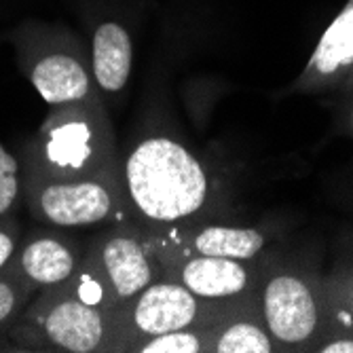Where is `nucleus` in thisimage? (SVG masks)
Here are the masks:
<instances>
[{"instance_id": "obj_1", "label": "nucleus", "mask_w": 353, "mask_h": 353, "mask_svg": "<svg viewBox=\"0 0 353 353\" xmlns=\"http://www.w3.org/2000/svg\"><path fill=\"white\" fill-rule=\"evenodd\" d=\"M127 210L150 227H176L195 218L210 199V176L184 144L148 136L121 163Z\"/></svg>"}, {"instance_id": "obj_2", "label": "nucleus", "mask_w": 353, "mask_h": 353, "mask_svg": "<svg viewBox=\"0 0 353 353\" xmlns=\"http://www.w3.org/2000/svg\"><path fill=\"white\" fill-rule=\"evenodd\" d=\"M32 170L53 176L121 178L117 144L102 102L55 106L39 138V157Z\"/></svg>"}, {"instance_id": "obj_3", "label": "nucleus", "mask_w": 353, "mask_h": 353, "mask_svg": "<svg viewBox=\"0 0 353 353\" xmlns=\"http://www.w3.org/2000/svg\"><path fill=\"white\" fill-rule=\"evenodd\" d=\"M23 190L30 214L55 229L114 224L130 212L121 188V178L53 176L30 170Z\"/></svg>"}, {"instance_id": "obj_4", "label": "nucleus", "mask_w": 353, "mask_h": 353, "mask_svg": "<svg viewBox=\"0 0 353 353\" xmlns=\"http://www.w3.org/2000/svg\"><path fill=\"white\" fill-rule=\"evenodd\" d=\"M79 273L100 288L104 305L117 311L159 277V254L152 239L114 222L87 245Z\"/></svg>"}, {"instance_id": "obj_5", "label": "nucleus", "mask_w": 353, "mask_h": 353, "mask_svg": "<svg viewBox=\"0 0 353 353\" xmlns=\"http://www.w3.org/2000/svg\"><path fill=\"white\" fill-rule=\"evenodd\" d=\"M30 319L61 351H117V313L85 303L68 283L45 288V294L30 311Z\"/></svg>"}, {"instance_id": "obj_6", "label": "nucleus", "mask_w": 353, "mask_h": 353, "mask_svg": "<svg viewBox=\"0 0 353 353\" xmlns=\"http://www.w3.org/2000/svg\"><path fill=\"white\" fill-rule=\"evenodd\" d=\"M205 299L192 294L174 277L154 279L117 313V347L130 349L134 343L161 332L199 328L208 311Z\"/></svg>"}, {"instance_id": "obj_7", "label": "nucleus", "mask_w": 353, "mask_h": 353, "mask_svg": "<svg viewBox=\"0 0 353 353\" xmlns=\"http://www.w3.org/2000/svg\"><path fill=\"white\" fill-rule=\"evenodd\" d=\"M263 317L267 332L281 345H305L319 328V307L309 283L288 273L267 281Z\"/></svg>"}, {"instance_id": "obj_8", "label": "nucleus", "mask_w": 353, "mask_h": 353, "mask_svg": "<svg viewBox=\"0 0 353 353\" xmlns=\"http://www.w3.org/2000/svg\"><path fill=\"white\" fill-rule=\"evenodd\" d=\"M83 254L79 243L61 233L41 231L28 235L13 259V269L34 288H53L74 277Z\"/></svg>"}, {"instance_id": "obj_9", "label": "nucleus", "mask_w": 353, "mask_h": 353, "mask_svg": "<svg viewBox=\"0 0 353 353\" xmlns=\"http://www.w3.org/2000/svg\"><path fill=\"white\" fill-rule=\"evenodd\" d=\"M174 279L210 303L239 296L250 285V273L243 261L184 252H178L174 261Z\"/></svg>"}, {"instance_id": "obj_10", "label": "nucleus", "mask_w": 353, "mask_h": 353, "mask_svg": "<svg viewBox=\"0 0 353 353\" xmlns=\"http://www.w3.org/2000/svg\"><path fill=\"white\" fill-rule=\"evenodd\" d=\"M30 81L49 106H68L100 100L83 63L66 53H53L34 63Z\"/></svg>"}, {"instance_id": "obj_11", "label": "nucleus", "mask_w": 353, "mask_h": 353, "mask_svg": "<svg viewBox=\"0 0 353 353\" xmlns=\"http://www.w3.org/2000/svg\"><path fill=\"white\" fill-rule=\"evenodd\" d=\"M132 39L119 23H102L93 34V83L106 95H119L132 74Z\"/></svg>"}, {"instance_id": "obj_12", "label": "nucleus", "mask_w": 353, "mask_h": 353, "mask_svg": "<svg viewBox=\"0 0 353 353\" xmlns=\"http://www.w3.org/2000/svg\"><path fill=\"white\" fill-rule=\"evenodd\" d=\"M265 248V235L259 229L227 227V224H208L192 233L178 245V252L220 256L233 261H252Z\"/></svg>"}, {"instance_id": "obj_13", "label": "nucleus", "mask_w": 353, "mask_h": 353, "mask_svg": "<svg viewBox=\"0 0 353 353\" xmlns=\"http://www.w3.org/2000/svg\"><path fill=\"white\" fill-rule=\"evenodd\" d=\"M353 66V3L330 23L319 39L311 57L309 70L322 81L339 77L345 68Z\"/></svg>"}, {"instance_id": "obj_14", "label": "nucleus", "mask_w": 353, "mask_h": 353, "mask_svg": "<svg viewBox=\"0 0 353 353\" xmlns=\"http://www.w3.org/2000/svg\"><path fill=\"white\" fill-rule=\"evenodd\" d=\"M210 351L216 353H271L273 341L267 330L254 322H233L218 330L210 341Z\"/></svg>"}, {"instance_id": "obj_15", "label": "nucleus", "mask_w": 353, "mask_h": 353, "mask_svg": "<svg viewBox=\"0 0 353 353\" xmlns=\"http://www.w3.org/2000/svg\"><path fill=\"white\" fill-rule=\"evenodd\" d=\"M205 328H182L174 332H161L154 336H146L138 343H134L127 351L136 353H201L210 351V341L205 334Z\"/></svg>"}, {"instance_id": "obj_16", "label": "nucleus", "mask_w": 353, "mask_h": 353, "mask_svg": "<svg viewBox=\"0 0 353 353\" xmlns=\"http://www.w3.org/2000/svg\"><path fill=\"white\" fill-rule=\"evenodd\" d=\"M32 290H34V285H30L15 269L0 273V326L11 322L21 311Z\"/></svg>"}, {"instance_id": "obj_17", "label": "nucleus", "mask_w": 353, "mask_h": 353, "mask_svg": "<svg viewBox=\"0 0 353 353\" xmlns=\"http://www.w3.org/2000/svg\"><path fill=\"white\" fill-rule=\"evenodd\" d=\"M23 188V178L17 159L0 144V218L11 216Z\"/></svg>"}, {"instance_id": "obj_18", "label": "nucleus", "mask_w": 353, "mask_h": 353, "mask_svg": "<svg viewBox=\"0 0 353 353\" xmlns=\"http://www.w3.org/2000/svg\"><path fill=\"white\" fill-rule=\"evenodd\" d=\"M17 248H19V235L15 222H11L9 216L0 218V273L11 267Z\"/></svg>"}, {"instance_id": "obj_19", "label": "nucleus", "mask_w": 353, "mask_h": 353, "mask_svg": "<svg viewBox=\"0 0 353 353\" xmlns=\"http://www.w3.org/2000/svg\"><path fill=\"white\" fill-rule=\"evenodd\" d=\"M322 353H353V339H336L326 343L322 349Z\"/></svg>"}, {"instance_id": "obj_20", "label": "nucleus", "mask_w": 353, "mask_h": 353, "mask_svg": "<svg viewBox=\"0 0 353 353\" xmlns=\"http://www.w3.org/2000/svg\"><path fill=\"white\" fill-rule=\"evenodd\" d=\"M351 121H353V114H351Z\"/></svg>"}]
</instances>
